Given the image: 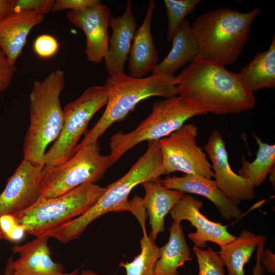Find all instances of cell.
<instances>
[{
	"label": "cell",
	"mask_w": 275,
	"mask_h": 275,
	"mask_svg": "<svg viewBox=\"0 0 275 275\" xmlns=\"http://www.w3.org/2000/svg\"><path fill=\"white\" fill-rule=\"evenodd\" d=\"M159 179L142 183L145 192L143 203L149 217L151 228L150 236L154 241L159 233L165 231L166 215L184 194L180 190L166 188Z\"/></svg>",
	"instance_id": "obj_20"
},
{
	"label": "cell",
	"mask_w": 275,
	"mask_h": 275,
	"mask_svg": "<svg viewBox=\"0 0 275 275\" xmlns=\"http://www.w3.org/2000/svg\"><path fill=\"white\" fill-rule=\"evenodd\" d=\"M261 261L268 272L275 273V255L269 249L264 250Z\"/></svg>",
	"instance_id": "obj_34"
},
{
	"label": "cell",
	"mask_w": 275,
	"mask_h": 275,
	"mask_svg": "<svg viewBox=\"0 0 275 275\" xmlns=\"http://www.w3.org/2000/svg\"><path fill=\"white\" fill-rule=\"evenodd\" d=\"M100 3V0H57L54 2L51 11L57 12L66 9L82 10Z\"/></svg>",
	"instance_id": "obj_33"
},
{
	"label": "cell",
	"mask_w": 275,
	"mask_h": 275,
	"mask_svg": "<svg viewBox=\"0 0 275 275\" xmlns=\"http://www.w3.org/2000/svg\"><path fill=\"white\" fill-rule=\"evenodd\" d=\"M172 47L168 55L157 64L152 74L162 73L175 76V72L198 56L197 41L188 20L186 18L174 33Z\"/></svg>",
	"instance_id": "obj_21"
},
{
	"label": "cell",
	"mask_w": 275,
	"mask_h": 275,
	"mask_svg": "<svg viewBox=\"0 0 275 275\" xmlns=\"http://www.w3.org/2000/svg\"><path fill=\"white\" fill-rule=\"evenodd\" d=\"M67 20L85 34L86 47L85 53L88 61L100 63L109 47L107 29L111 17L108 7L101 2L82 10H70Z\"/></svg>",
	"instance_id": "obj_14"
},
{
	"label": "cell",
	"mask_w": 275,
	"mask_h": 275,
	"mask_svg": "<svg viewBox=\"0 0 275 275\" xmlns=\"http://www.w3.org/2000/svg\"><path fill=\"white\" fill-rule=\"evenodd\" d=\"M169 231L168 241L159 248V257L155 267L154 275H179L178 268L193 259L181 223L173 221Z\"/></svg>",
	"instance_id": "obj_22"
},
{
	"label": "cell",
	"mask_w": 275,
	"mask_h": 275,
	"mask_svg": "<svg viewBox=\"0 0 275 275\" xmlns=\"http://www.w3.org/2000/svg\"><path fill=\"white\" fill-rule=\"evenodd\" d=\"M100 150L97 141L78 150L64 162L44 170L40 196L55 198L100 180L114 164L110 156L101 155Z\"/></svg>",
	"instance_id": "obj_8"
},
{
	"label": "cell",
	"mask_w": 275,
	"mask_h": 275,
	"mask_svg": "<svg viewBox=\"0 0 275 275\" xmlns=\"http://www.w3.org/2000/svg\"><path fill=\"white\" fill-rule=\"evenodd\" d=\"M166 174L159 140L148 141V148L143 156L121 178L106 187L104 193L87 212L54 229L48 235L62 243L80 237L93 221L110 212L130 211L128 196L136 185L156 180Z\"/></svg>",
	"instance_id": "obj_2"
},
{
	"label": "cell",
	"mask_w": 275,
	"mask_h": 275,
	"mask_svg": "<svg viewBox=\"0 0 275 275\" xmlns=\"http://www.w3.org/2000/svg\"><path fill=\"white\" fill-rule=\"evenodd\" d=\"M155 2L151 0L142 25L136 30L128 59L129 76L142 78L152 71L159 59L151 32V24Z\"/></svg>",
	"instance_id": "obj_19"
},
{
	"label": "cell",
	"mask_w": 275,
	"mask_h": 275,
	"mask_svg": "<svg viewBox=\"0 0 275 275\" xmlns=\"http://www.w3.org/2000/svg\"><path fill=\"white\" fill-rule=\"evenodd\" d=\"M174 77L162 73L144 78H134L125 72L109 76L103 85L107 94L105 111L77 145L75 152L97 142L109 126L124 120L141 101L153 96L169 98L179 95Z\"/></svg>",
	"instance_id": "obj_4"
},
{
	"label": "cell",
	"mask_w": 275,
	"mask_h": 275,
	"mask_svg": "<svg viewBox=\"0 0 275 275\" xmlns=\"http://www.w3.org/2000/svg\"><path fill=\"white\" fill-rule=\"evenodd\" d=\"M16 0H0V21L14 11Z\"/></svg>",
	"instance_id": "obj_36"
},
{
	"label": "cell",
	"mask_w": 275,
	"mask_h": 275,
	"mask_svg": "<svg viewBox=\"0 0 275 275\" xmlns=\"http://www.w3.org/2000/svg\"><path fill=\"white\" fill-rule=\"evenodd\" d=\"M174 82L185 102L206 114H239L256 104L253 93L243 86L237 73L199 58L175 75Z\"/></svg>",
	"instance_id": "obj_1"
},
{
	"label": "cell",
	"mask_w": 275,
	"mask_h": 275,
	"mask_svg": "<svg viewBox=\"0 0 275 275\" xmlns=\"http://www.w3.org/2000/svg\"><path fill=\"white\" fill-rule=\"evenodd\" d=\"M204 149L211 161L217 186L233 204L238 206L242 201L255 197L252 183L231 168L226 143L219 130L214 129L211 132Z\"/></svg>",
	"instance_id": "obj_11"
},
{
	"label": "cell",
	"mask_w": 275,
	"mask_h": 275,
	"mask_svg": "<svg viewBox=\"0 0 275 275\" xmlns=\"http://www.w3.org/2000/svg\"><path fill=\"white\" fill-rule=\"evenodd\" d=\"M54 0H16L14 11L33 10L45 15L51 11Z\"/></svg>",
	"instance_id": "obj_31"
},
{
	"label": "cell",
	"mask_w": 275,
	"mask_h": 275,
	"mask_svg": "<svg viewBox=\"0 0 275 275\" xmlns=\"http://www.w3.org/2000/svg\"><path fill=\"white\" fill-rule=\"evenodd\" d=\"M203 206L201 200L184 193L169 213L173 221L181 223L187 220L196 227V231L189 233L188 236L195 246L199 248H206L207 241L213 242L221 246L235 239L237 236L228 231L227 226L212 222L201 213L200 209Z\"/></svg>",
	"instance_id": "obj_13"
},
{
	"label": "cell",
	"mask_w": 275,
	"mask_h": 275,
	"mask_svg": "<svg viewBox=\"0 0 275 275\" xmlns=\"http://www.w3.org/2000/svg\"><path fill=\"white\" fill-rule=\"evenodd\" d=\"M45 14L36 11H14L0 21V48L15 65L22 52L28 36Z\"/></svg>",
	"instance_id": "obj_18"
},
{
	"label": "cell",
	"mask_w": 275,
	"mask_h": 275,
	"mask_svg": "<svg viewBox=\"0 0 275 275\" xmlns=\"http://www.w3.org/2000/svg\"><path fill=\"white\" fill-rule=\"evenodd\" d=\"M44 166L23 159L0 194V217L15 215L32 206L39 199Z\"/></svg>",
	"instance_id": "obj_12"
},
{
	"label": "cell",
	"mask_w": 275,
	"mask_h": 275,
	"mask_svg": "<svg viewBox=\"0 0 275 275\" xmlns=\"http://www.w3.org/2000/svg\"><path fill=\"white\" fill-rule=\"evenodd\" d=\"M107 101V94L103 86H92L78 98L65 105L63 109L62 128L45 153L44 170L64 162L74 154L78 140L91 119Z\"/></svg>",
	"instance_id": "obj_9"
},
{
	"label": "cell",
	"mask_w": 275,
	"mask_h": 275,
	"mask_svg": "<svg viewBox=\"0 0 275 275\" xmlns=\"http://www.w3.org/2000/svg\"><path fill=\"white\" fill-rule=\"evenodd\" d=\"M140 240L141 252L131 262H121L125 275H154V269L159 257V248L146 233Z\"/></svg>",
	"instance_id": "obj_26"
},
{
	"label": "cell",
	"mask_w": 275,
	"mask_h": 275,
	"mask_svg": "<svg viewBox=\"0 0 275 275\" xmlns=\"http://www.w3.org/2000/svg\"><path fill=\"white\" fill-rule=\"evenodd\" d=\"M243 86L253 93L275 87V36L269 48L256 52L253 59L237 73Z\"/></svg>",
	"instance_id": "obj_23"
},
{
	"label": "cell",
	"mask_w": 275,
	"mask_h": 275,
	"mask_svg": "<svg viewBox=\"0 0 275 275\" xmlns=\"http://www.w3.org/2000/svg\"><path fill=\"white\" fill-rule=\"evenodd\" d=\"M200 0H164L168 17L166 39L171 42L172 36L186 19V16L193 12Z\"/></svg>",
	"instance_id": "obj_27"
},
{
	"label": "cell",
	"mask_w": 275,
	"mask_h": 275,
	"mask_svg": "<svg viewBox=\"0 0 275 275\" xmlns=\"http://www.w3.org/2000/svg\"><path fill=\"white\" fill-rule=\"evenodd\" d=\"M252 135L259 147L256 157L250 162L242 156L241 167L238 175L249 180L255 188L262 184L270 174V180L274 186L275 145L263 143L254 133Z\"/></svg>",
	"instance_id": "obj_25"
},
{
	"label": "cell",
	"mask_w": 275,
	"mask_h": 275,
	"mask_svg": "<svg viewBox=\"0 0 275 275\" xmlns=\"http://www.w3.org/2000/svg\"><path fill=\"white\" fill-rule=\"evenodd\" d=\"M206 115L185 102L180 96L156 101L150 114L132 131L120 130L110 138L109 155L114 163L127 151L145 141L159 140L181 127L194 116Z\"/></svg>",
	"instance_id": "obj_7"
},
{
	"label": "cell",
	"mask_w": 275,
	"mask_h": 275,
	"mask_svg": "<svg viewBox=\"0 0 275 275\" xmlns=\"http://www.w3.org/2000/svg\"><path fill=\"white\" fill-rule=\"evenodd\" d=\"M105 189L106 187L87 183L55 198L40 196L32 206L14 215L25 233L36 237L47 235L87 212Z\"/></svg>",
	"instance_id": "obj_6"
},
{
	"label": "cell",
	"mask_w": 275,
	"mask_h": 275,
	"mask_svg": "<svg viewBox=\"0 0 275 275\" xmlns=\"http://www.w3.org/2000/svg\"><path fill=\"white\" fill-rule=\"evenodd\" d=\"M64 86V71L59 69L42 80L33 82L29 95L30 121L23 154L24 159L35 164L43 166L47 147L61 131L64 117L60 94Z\"/></svg>",
	"instance_id": "obj_5"
},
{
	"label": "cell",
	"mask_w": 275,
	"mask_h": 275,
	"mask_svg": "<svg viewBox=\"0 0 275 275\" xmlns=\"http://www.w3.org/2000/svg\"><path fill=\"white\" fill-rule=\"evenodd\" d=\"M17 70L16 67L10 63L0 48V93L10 85Z\"/></svg>",
	"instance_id": "obj_32"
},
{
	"label": "cell",
	"mask_w": 275,
	"mask_h": 275,
	"mask_svg": "<svg viewBox=\"0 0 275 275\" xmlns=\"http://www.w3.org/2000/svg\"><path fill=\"white\" fill-rule=\"evenodd\" d=\"M198 133L197 126L189 123L159 140L166 174L180 171L188 175L214 177L211 164L197 144Z\"/></svg>",
	"instance_id": "obj_10"
},
{
	"label": "cell",
	"mask_w": 275,
	"mask_h": 275,
	"mask_svg": "<svg viewBox=\"0 0 275 275\" xmlns=\"http://www.w3.org/2000/svg\"><path fill=\"white\" fill-rule=\"evenodd\" d=\"M265 242L260 243L257 246L256 264L253 269V275H263L265 268L261 261L262 254L265 249Z\"/></svg>",
	"instance_id": "obj_35"
},
{
	"label": "cell",
	"mask_w": 275,
	"mask_h": 275,
	"mask_svg": "<svg viewBox=\"0 0 275 275\" xmlns=\"http://www.w3.org/2000/svg\"><path fill=\"white\" fill-rule=\"evenodd\" d=\"M79 275H103L98 273L92 269H84L79 272Z\"/></svg>",
	"instance_id": "obj_37"
},
{
	"label": "cell",
	"mask_w": 275,
	"mask_h": 275,
	"mask_svg": "<svg viewBox=\"0 0 275 275\" xmlns=\"http://www.w3.org/2000/svg\"><path fill=\"white\" fill-rule=\"evenodd\" d=\"M261 9L248 13L219 8L200 15L191 25L197 41V58L219 64L235 63L247 42Z\"/></svg>",
	"instance_id": "obj_3"
},
{
	"label": "cell",
	"mask_w": 275,
	"mask_h": 275,
	"mask_svg": "<svg viewBox=\"0 0 275 275\" xmlns=\"http://www.w3.org/2000/svg\"><path fill=\"white\" fill-rule=\"evenodd\" d=\"M49 238L44 235L23 245H14L12 250L19 257L8 259L11 275H79L78 268L65 272L63 265L53 261L48 245Z\"/></svg>",
	"instance_id": "obj_15"
},
{
	"label": "cell",
	"mask_w": 275,
	"mask_h": 275,
	"mask_svg": "<svg viewBox=\"0 0 275 275\" xmlns=\"http://www.w3.org/2000/svg\"><path fill=\"white\" fill-rule=\"evenodd\" d=\"M193 250L199 265L198 275H225V264L218 253L208 246L206 249L194 246Z\"/></svg>",
	"instance_id": "obj_28"
},
{
	"label": "cell",
	"mask_w": 275,
	"mask_h": 275,
	"mask_svg": "<svg viewBox=\"0 0 275 275\" xmlns=\"http://www.w3.org/2000/svg\"><path fill=\"white\" fill-rule=\"evenodd\" d=\"M163 186L184 193L202 196L213 203L227 221L239 219L242 210L231 202L218 188L214 180L199 175H185L181 177L167 176L159 179Z\"/></svg>",
	"instance_id": "obj_17"
},
{
	"label": "cell",
	"mask_w": 275,
	"mask_h": 275,
	"mask_svg": "<svg viewBox=\"0 0 275 275\" xmlns=\"http://www.w3.org/2000/svg\"><path fill=\"white\" fill-rule=\"evenodd\" d=\"M130 0L127 2L121 16L111 17L109 26L112 33L109 38L108 50L104 57L105 68L109 76L124 72L133 38L136 29V21Z\"/></svg>",
	"instance_id": "obj_16"
},
{
	"label": "cell",
	"mask_w": 275,
	"mask_h": 275,
	"mask_svg": "<svg viewBox=\"0 0 275 275\" xmlns=\"http://www.w3.org/2000/svg\"><path fill=\"white\" fill-rule=\"evenodd\" d=\"M25 233L14 215L4 214L0 217V240L17 242L23 239Z\"/></svg>",
	"instance_id": "obj_29"
},
{
	"label": "cell",
	"mask_w": 275,
	"mask_h": 275,
	"mask_svg": "<svg viewBox=\"0 0 275 275\" xmlns=\"http://www.w3.org/2000/svg\"><path fill=\"white\" fill-rule=\"evenodd\" d=\"M4 275H11V268L9 260L7 262Z\"/></svg>",
	"instance_id": "obj_38"
},
{
	"label": "cell",
	"mask_w": 275,
	"mask_h": 275,
	"mask_svg": "<svg viewBox=\"0 0 275 275\" xmlns=\"http://www.w3.org/2000/svg\"><path fill=\"white\" fill-rule=\"evenodd\" d=\"M266 240L265 235L244 229L235 239L219 246L218 254L227 268V275H244L245 264L257 245Z\"/></svg>",
	"instance_id": "obj_24"
},
{
	"label": "cell",
	"mask_w": 275,
	"mask_h": 275,
	"mask_svg": "<svg viewBox=\"0 0 275 275\" xmlns=\"http://www.w3.org/2000/svg\"><path fill=\"white\" fill-rule=\"evenodd\" d=\"M59 48L57 40L52 35L42 34L37 37L33 44V49L40 58L47 59L54 56Z\"/></svg>",
	"instance_id": "obj_30"
}]
</instances>
